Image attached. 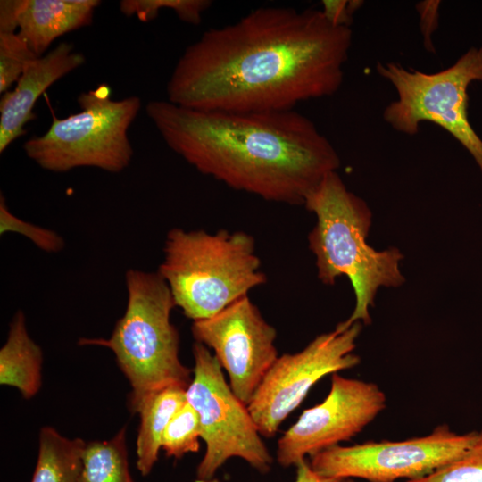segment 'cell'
<instances>
[{
    "instance_id": "484cf974",
    "label": "cell",
    "mask_w": 482,
    "mask_h": 482,
    "mask_svg": "<svg viewBox=\"0 0 482 482\" xmlns=\"http://www.w3.org/2000/svg\"><path fill=\"white\" fill-rule=\"evenodd\" d=\"M296 476L294 482H342L343 479L326 478L317 473L305 460L296 464Z\"/></svg>"
},
{
    "instance_id": "7c38bea8",
    "label": "cell",
    "mask_w": 482,
    "mask_h": 482,
    "mask_svg": "<svg viewBox=\"0 0 482 482\" xmlns=\"http://www.w3.org/2000/svg\"><path fill=\"white\" fill-rule=\"evenodd\" d=\"M191 331L195 342L212 349L231 390L247 405L278 357L275 328L245 295L211 318L193 321Z\"/></svg>"
},
{
    "instance_id": "ffe728a7",
    "label": "cell",
    "mask_w": 482,
    "mask_h": 482,
    "mask_svg": "<svg viewBox=\"0 0 482 482\" xmlns=\"http://www.w3.org/2000/svg\"><path fill=\"white\" fill-rule=\"evenodd\" d=\"M211 5L209 0H122L119 8L124 15H136L143 22L155 19L162 8L170 9L181 21L198 25Z\"/></svg>"
},
{
    "instance_id": "ba28073f",
    "label": "cell",
    "mask_w": 482,
    "mask_h": 482,
    "mask_svg": "<svg viewBox=\"0 0 482 482\" xmlns=\"http://www.w3.org/2000/svg\"><path fill=\"white\" fill-rule=\"evenodd\" d=\"M195 366L186 390L187 401L199 415L204 455L196 468L197 482H211L230 458L245 461L261 473L270 470L273 458L247 408L226 382L222 368L204 345H193Z\"/></svg>"
},
{
    "instance_id": "2e32d148",
    "label": "cell",
    "mask_w": 482,
    "mask_h": 482,
    "mask_svg": "<svg viewBox=\"0 0 482 482\" xmlns=\"http://www.w3.org/2000/svg\"><path fill=\"white\" fill-rule=\"evenodd\" d=\"M186 390L175 386L164 388L153 395L139 410L136 464L142 476H147L154 467L163 432L173 415L187 401Z\"/></svg>"
},
{
    "instance_id": "4316f807",
    "label": "cell",
    "mask_w": 482,
    "mask_h": 482,
    "mask_svg": "<svg viewBox=\"0 0 482 482\" xmlns=\"http://www.w3.org/2000/svg\"><path fill=\"white\" fill-rule=\"evenodd\" d=\"M342 482H353L351 478L343 479Z\"/></svg>"
},
{
    "instance_id": "277c9868",
    "label": "cell",
    "mask_w": 482,
    "mask_h": 482,
    "mask_svg": "<svg viewBox=\"0 0 482 482\" xmlns=\"http://www.w3.org/2000/svg\"><path fill=\"white\" fill-rule=\"evenodd\" d=\"M128 302L110 338H82L80 345L111 349L128 378L129 408L138 413L155 393L167 387L187 389L193 370L179 359V336L170 321L176 306L158 272L131 269L126 272Z\"/></svg>"
},
{
    "instance_id": "d4e9b609",
    "label": "cell",
    "mask_w": 482,
    "mask_h": 482,
    "mask_svg": "<svg viewBox=\"0 0 482 482\" xmlns=\"http://www.w3.org/2000/svg\"><path fill=\"white\" fill-rule=\"evenodd\" d=\"M363 4L362 0H324L320 11L331 25L350 28L353 14Z\"/></svg>"
},
{
    "instance_id": "9c48e42d",
    "label": "cell",
    "mask_w": 482,
    "mask_h": 482,
    "mask_svg": "<svg viewBox=\"0 0 482 482\" xmlns=\"http://www.w3.org/2000/svg\"><path fill=\"white\" fill-rule=\"evenodd\" d=\"M476 432L460 434L447 425H440L428 435L402 441L338 445L311 457L310 464L326 478L408 481L427 476L461 457L473 443Z\"/></svg>"
},
{
    "instance_id": "ac0fdd59",
    "label": "cell",
    "mask_w": 482,
    "mask_h": 482,
    "mask_svg": "<svg viewBox=\"0 0 482 482\" xmlns=\"http://www.w3.org/2000/svg\"><path fill=\"white\" fill-rule=\"evenodd\" d=\"M126 427L111 439L87 442L82 482H135L129 468Z\"/></svg>"
},
{
    "instance_id": "44dd1931",
    "label": "cell",
    "mask_w": 482,
    "mask_h": 482,
    "mask_svg": "<svg viewBox=\"0 0 482 482\" xmlns=\"http://www.w3.org/2000/svg\"><path fill=\"white\" fill-rule=\"evenodd\" d=\"M407 482H482V428L458 459L432 473Z\"/></svg>"
},
{
    "instance_id": "7402d4cb",
    "label": "cell",
    "mask_w": 482,
    "mask_h": 482,
    "mask_svg": "<svg viewBox=\"0 0 482 482\" xmlns=\"http://www.w3.org/2000/svg\"><path fill=\"white\" fill-rule=\"evenodd\" d=\"M37 56L17 32H0V93L18 81L26 65Z\"/></svg>"
},
{
    "instance_id": "603a6c76",
    "label": "cell",
    "mask_w": 482,
    "mask_h": 482,
    "mask_svg": "<svg viewBox=\"0 0 482 482\" xmlns=\"http://www.w3.org/2000/svg\"><path fill=\"white\" fill-rule=\"evenodd\" d=\"M15 232L28 237L38 248L47 253H57L64 246V240L56 232L23 220L12 214L0 198V233Z\"/></svg>"
},
{
    "instance_id": "5b68a950",
    "label": "cell",
    "mask_w": 482,
    "mask_h": 482,
    "mask_svg": "<svg viewBox=\"0 0 482 482\" xmlns=\"http://www.w3.org/2000/svg\"><path fill=\"white\" fill-rule=\"evenodd\" d=\"M158 273L193 321L211 318L266 283L253 237L245 231L171 229Z\"/></svg>"
},
{
    "instance_id": "30bf717a",
    "label": "cell",
    "mask_w": 482,
    "mask_h": 482,
    "mask_svg": "<svg viewBox=\"0 0 482 482\" xmlns=\"http://www.w3.org/2000/svg\"><path fill=\"white\" fill-rule=\"evenodd\" d=\"M361 330L359 321L345 330L335 328L300 352L277 358L247 404L262 436H273L319 380L359 364L353 351Z\"/></svg>"
},
{
    "instance_id": "8fae6325",
    "label": "cell",
    "mask_w": 482,
    "mask_h": 482,
    "mask_svg": "<svg viewBox=\"0 0 482 482\" xmlns=\"http://www.w3.org/2000/svg\"><path fill=\"white\" fill-rule=\"evenodd\" d=\"M386 406V397L372 382L332 375L328 395L303 411L278 441L277 461L297 463L348 441L364 429Z\"/></svg>"
},
{
    "instance_id": "7a4b0ae2",
    "label": "cell",
    "mask_w": 482,
    "mask_h": 482,
    "mask_svg": "<svg viewBox=\"0 0 482 482\" xmlns=\"http://www.w3.org/2000/svg\"><path fill=\"white\" fill-rule=\"evenodd\" d=\"M146 114L164 142L200 173L266 201L301 205L340 158L294 110L203 111L154 100Z\"/></svg>"
},
{
    "instance_id": "4fadbf2b",
    "label": "cell",
    "mask_w": 482,
    "mask_h": 482,
    "mask_svg": "<svg viewBox=\"0 0 482 482\" xmlns=\"http://www.w3.org/2000/svg\"><path fill=\"white\" fill-rule=\"evenodd\" d=\"M82 53L71 44L60 43L49 53L30 61L12 90L0 100V153L26 134L25 126L36 119L38 97L54 83L84 64Z\"/></svg>"
},
{
    "instance_id": "d6986e66",
    "label": "cell",
    "mask_w": 482,
    "mask_h": 482,
    "mask_svg": "<svg viewBox=\"0 0 482 482\" xmlns=\"http://www.w3.org/2000/svg\"><path fill=\"white\" fill-rule=\"evenodd\" d=\"M201 434L199 415L186 401L166 427L162 436L161 449L166 456L180 459L188 453L199 451Z\"/></svg>"
},
{
    "instance_id": "5bb4252c",
    "label": "cell",
    "mask_w": 482,
    "mask_h": 482,
    "mask_svg": "<svg viewBox=\"0 0 482 482\" xmlns=\"http://www.w3.org/2000/svg\"><path fill=\"white\" fill-rule=\"evenodd\" d=\"M98 0H6L2 7L5 27L41 57L59 37L92 23Z\"/></svg>"
},
{
    "instance_id": "52a82bcc",
    "label": "cell",
    "mask_w": 482,
    "mask_h": 482,
    "mask_svg": "<svg viewBox=\"0 0 482 482\" xmlns=\"http://www.w3.org/2000/svg\"><path fill=\"white\" fill-rule=\"evenodd\" d=\"M376 71L397 93V99L383 111L392 129L414 136L421 122H433L468 151L482 172V139L468 116V88L475 81L482 82V46L469 48L453 64L434 73L406 69L395 62H378Z\"/></svg>"
},
{
    "instance_id": "8992f818",
    "label": "cell",
    "mask_w": 482,
    "mask_h": 482,
    "mask_svg": "<svg viewBox=\"0 0 482 482\" xmlns=\"http://www.w3.org/2000/svg\"><path fill=\"white\" fill-rule=\"evenodd\" d=\"M111 96L104 83L81 93L79 112L62 119L53 115L46 133L23 144L26 155L54 172L79 167L113 173L126 169L133 156L128 130L140 111L141 99L132 96L113 100Z\"/></svg>"
},
{
    "instance_id": "e0dca14e",
    "label": "cell",
    "mask_w": 482,
    "mask_h": 482,
    "mask_svg": "<svg viewBox=\"0 0 482 482\" xmlns=\"http://www.w3.org/2000/svg\"><path fill=\"white\" fill-rule=\"evenodd\" d=\"M87 442L68 438L52 427H43L31 482H82L83 454Z\"/></svg>"
},
{
    "instance_id": "9a60e30c",
    "label": "cell",
    "mask_w": 482,
    "mask_h": 482,
    "mask_svg": "<svg viewBox=\"0 0 482 482\" xmlns=\"http://www.w3.org/2000/svg\"><path fill=\"white\" fill-rule=\"evenodd\" d=\"M42 362V350L29 335L25 314L18 311L0 349L1 385L17 388L25 399L32 398L41 387Z\"/></svg>"
},
{
    "instance_id": "cb8c5ba5",
    "label": "cell",
    "mask_w": 482,
    "mask_h": 482,
    "mask_svg": "<svg viewBox=\"0 0 482 482\" xmlns=\"http://www.w3.org/2000/svg\"><path fill=\"white\" fill-rule=\"evenodd\" d=\"M440 5L441 1L439 0L420 1L415 5L419 14L420 29L423 37V45L425 49L431 54H436L432 37L438 28Z\"/></svg>"
},
{
    "instance_id": "3957f363",
    "label": "cell",
    "mask_w": 482,
    "mask_h": 482,
    "mask_svg": "<svg viewBox=\"0 0 482 482\" xmlns=\"http://www.w3.org/2000/svg\"><path fill=\"white\" fill-rule=\"evenodd\" d=\"M303 205L317 218L308 243L316 257L319 279L332 286L338 277L346 276L353 288L354 309L336 328L345 330L358 321L369 325L378 289L397 287L405 281L399 266L403 255L396 247L377 251L367 244L371 212L363 199L346 188L337 170L325 175Z\"/></svg>"
},
{
    "instance_id": "6da1fadb",
    "label": "cell",
    "mask_w": 482,
    "mask_h": 482,
    "mask_svg": "<svg viewBox=\"0 0 482 482\" xmlns=\"http://www.w3.org/2000/svg\"><path fill=\"white\" fill-rule=\"evenodd\" d=\"M352 36L320 10L254 9L185 49L167 83L168 101L203 111L294 110L338 91Z\"/></svg>"
}]
</instances>
